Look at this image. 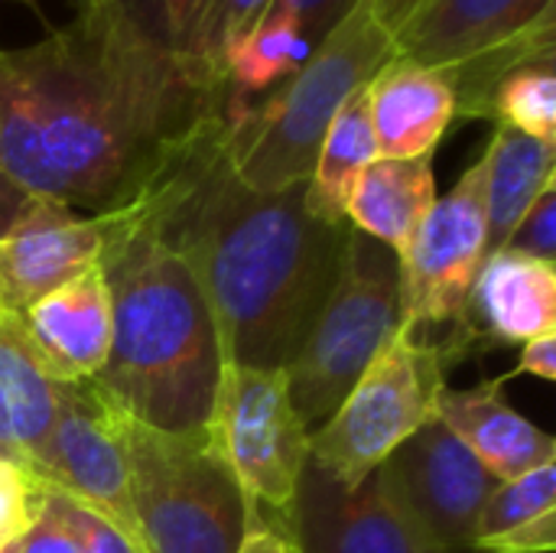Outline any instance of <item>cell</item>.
<instances>
[{
	"label": "cell",
	"instance_id": "1",
	"mask_svg": "<svg viewBox=\"0 0 556 553\" xmlns=\"http://www.w3.org/2000/svg\"><path fill=\"white\" fill-rule=\"evenodd\" d=\"M218 114L225 81L121 0H75V16L42 39L0 46V169L85 215L127 202Z\"/></svg>",
	"mask_w": 556,
	"mask_h": 553
},
{
	"label": "cell",
	"instance_id": "2",
	"mask_svg": "<svg viewBox=\"0 0 556 553\" xmlns=\"http://www.w3.org/2000/svg\"><path fill=\"white\" fill-rule=\"evenodd\" d=\"M225 114L192 130L117 215L150 225L186 264L222 365L287 368L339 271L345 225L306 212L303 189L254 192L228 166Z\"/></svg>",
	"mask_w": 556,
	"mask_h": 553
},
{
	"label": "cell",
	"instance_id": "3",
	"mask_svg": "<svg viewBox=\"0 0 556 553\" xmlns=\"http://www.w3.org/2000/svg\"><path fill=\"white\" fill-rule=\"evenodd\" d=\"M101 271L111 290V352L94 378L137 420L199 430L208 420L222 355L186 264L150 225L101 212Z\"/></svg>",
	"mask_w": 556,
	"mask_h": 553
},
{
	"label": "cell",
	"instance_id": "4",
	"mask_svg": "<svg viewBox=\"0 0 556 553\" xmlns=\"http://www.w3.org/2000/svg\"><path fill=\"white\" fill-rule=\"evenodd\" d=\"M394 59V39L371 0H358L309 59L257 101L225 114L231 173L254 192L306 186L336 114Z\"/></svg>",
	"mask_w": 556,
	"mask_h": 553
},
{
	"label": "cell",
	"instance_id": "5",
	"mask_svg": "<svg viewBox=\"0 0 556 553\" xmlns=\"http://www.w3.org/2000/svg\"><path fill=\"white\" fill-rule=\"evenodd\" d=\"M130 502L147 553H235L264 525L205 427L160 430L121 407Z\"/></svg>",
	"mask_w": 556,
	"mask_h": 553
},
{
	"label": "cell",
	"instance_id": "6",
	"mask_svg": "<svg viewBox=\"0 0 556 553\" xmlns=\"http://www.w3.org/2000/svg\"><path fill=\"white\" fill-rule=\"evenodd\" d=\"M401 329L397 254L349 225L332 290L287 365L290 401L306 427L319 430L355 388L362 372Z\"/></svg>",
	"mask_w": 556,
	"mask_h": 553
},
{
	"label": "cell",
	"instance_id": "7",
	"mask_svg": "<svg viewBox=\"0 0 556 553\" xmlns=\"http://www.w3.org/2000/svg\"><path fill=\"white\" fill-rule=\"evenodd\" d=\"M450 349L401 326L332 417L309 433V460L345 489L365 482L404 440L437 417Z\"/></svg>",
	"mask_w": 556,
	"mask_h": 553
},
{
	"label": "cell",
	"instance_id": "8",
	"mask_svg": "<svg viewBox=\"0 0 556 553\" xmlns=\"http://www.w3.org/2000/svg\"><path fill=\"white\" fill-rule=\"evenodd\" d=\"M205 433L257 518H283L309 463V433L293 411L287 368L222 365Z\"/></svg>",
	"mask_w": 556,
	"mask_h": 553
},
{
	"label": "cell",
	"instance_id": "9",
	"mask_svg": "<svg viewBox=\"0 0 556 553\" xmlns=\"http://www.w3.org/2000/svg\"><path fill=\"white\" fill-rule=\"evenodd\" d=\"M117 414L121 404L94 378L62 381L59 411L36 456L33 479H39L49 492L88 508L143 551Z\"/></svg>",
	"mask_w": 556,
	"mask_h": 553
},
{
	"label": "cell",
	"instance_id": "10",
	"mask_svg": "<svg viewBox=\"0 0 556 553\" xmlns=\"http://www.w3.org/2000/svg\"><path fill=\"white\" fill-rule=\"evenodd\" d=\"M485 248V163L482 156L459 176V183L433 202L401 264V326L424 329L443 323H466L469 293Z\"/></svg>",
	"mask_w": 556,
	"mask_h": 553
},
{
	"label": "cell",
	"instance_id": "11",
	"mask_svg": "<svg viewBox=\"0 0 556 553\" xmlns=\"http://www.w3.org/2000/svg\"><path fill=\"white\" fill-rule=\"evenodd\" d=\"M267 528L280 531L296 553H456L417 521L381 466L345 489L309 460L290 512Z\"/></svg>",
	"mask_w": 556,
	"mask_h": 553
},
{
	"label": "cell",
	"instance_id": "12",
	"mask_svg": "<svg viewBox=\"0 0 556 553\" xmlns=\"http://www.w3.org/2000/svg\"><path fill=\"white\" fill-rule=\"evenodd\" d=\"M381 469L404 505L443 548L472 551L476 521L502 479H495L443 420L433 417L424 424L381 463Z\"/></svg>",
	"mask_w": 556,
	"mask_h": 553
},
{
	"label": "cell",
	"instance_id": "13",
	"mask_svg": "<svg viewBox=\"0 0 556 553\" xmlns=\"http://www.w3.org/2000/svg\"><path fill=\"white\" fill-rule=\"evenodd\" d=\"M547 26H556V0H420L391 39L394 55L446 72Z\"/></svg>",
	"mask_w": 556,
	"mask_h": 553
},
{
	"label": "cell",
	"instance_id": "14",
	"mask_svg": "<svg viewBox=\"0 0 556 553\" xmlns=\"http://www.w3.org/2000/svg\"><path fill=\"white\" fill-rule=\"evenodd\" d=\"M104 222L55 199H39L0 238V300L26 310L101 257Z\"/></svg>",
	"mask_w": 556,
	"mask_h": 553
},
{
	"label": "cell",
	"instance_id": "15",
	"mask_svg": "<svg viewBox=\"0 0 556 553\" xmlns=\"http://www.w3.org/2000/svg\"><path fill=\"white\" fill-rule=\"evenodd\" d=\"M20 316L55 378L88 381L101 375L111 352V290L98 261L42 293Z\"/></svg>",
	"mask_w": 556,
	"mask_h": 553
},
{
	"label": "cell",
	"instance_id": "16",
	"mask_svg": "<svg viewBox=\"0 0 556 553\" xmlns=\"http://www.w3.org/2000/svg\"><path fill=\"white\" fill-rule=\"evenodd\" d=\"M378 156L420 160L433 156L456 121V95L440 68L394 55L365 88Z\"/></svg>",
	"mask_w": 556,
	"mask_h": 553
},
{
	"label": "cell",
	"instance_id": "17",
	"mask_svg": "<svg viewBox=\"0 0 556 553\" xmlns=\"http://www.w3.org/2000/svg\"><path fill=\"white\" fill-rule=\"evenodd\" d=\"M505 381L508 378H492L463 391L446 385L437 401V420H443L502 482L556 463V440L505 401Z\"/></svg>",
	"mask_w": 556,
	"mask_h": 553
},
{
	"label": "cell",
	"instance_id": "18",
	"mask_svg": "<svg viewBox=\"0 0 556 553\" xmlns=\"http://www.w3.org/2000/svg\"><path fill=\"white\" fill-rule=\"evenodd\" d=\"M59 398L62 378L36 352L20 310L0 300V460L33 476Z\"/></svg>",
	"mask_w": 556,
	"mask_h": 553
},
{
	"label": "cell",
	"instance_id": "19",
	"mask_svg": "<svg viewBox=\"0 0 556 553\" xmlns=\"http://www.w3.org/2000/svg\"><path fill=\"white\" fill-rule=\"evenodd\" d=\"M482 323L505 345H525L556 332V267L538 257L502 248L489 254L476 274L466 323Z\"/></svg>",
	"mask_w": 556,
	"mask_h": 553
},
{
	"label": "cell",
	"instance_id": "20",
	"mask_svg": "<svg viewBox=\"0 0 556 553\" xmlns=\"http://www.w3.org/2000/svg\"><path fill=\"white\" fill-rule=\"evenodd\" d=\"M437 199L440 196H437L433 156H420V160L378 156L355 179L345 205V222L355 231L401 254Z\"/></svg>",
	"mask_w": 556,
	"mask_h": 553
},
{
	"label": "cell",
	"instance_id": "21",
	"mask_svg": "<svg viewBox=\"0 0 556 553\" xmlns=\"http://www.w3.org/2000/svg\"><path fill=\"white\" fill-rule=\"evenodd\" d=\"M485 248L489 254L502 251L534 205V199L554 186L556 143L528 137L511 127H495L485 153Z\"/></svg>",
	"mask_w": 556,
	"mask_h": 553
},
{
	"label": "cell",
	"instance_id": "22",
	"mask_svg": "<svg viewBox=\"0 0 556 553\" xmlns=\"http://www.w3.org/2000/svg\"><path fill=\"white\" fill-rule=\"evenodd\" d=\"M375 160H378V143H375V130L368 117V101H365V91H358L336 114L316 153L313 173L303 189L306 212L326 225H345V205H349L352 186L362 176V169Z\"/></svg>",
	"mask_w": 556,
	"mask_h": 553
},
{
	"label": "cell",
	"instance_id": "23",
	"mask_svg": "<svg viewBox=\"0 0 556 553\" xmlns=\"http://www.w3.org/2000/svg\"><path fill=\"white\" fill-rule=\"evenodd\" d=\"M313 46L309 39L287 20L264 16L244 36H238L222 52V78H225V114L257 101L287 75H293Z\"/></svg>",
	"mask_w": 556,
	"mask_h": 553
},
{
	"label": "cell",
	"instance_id": "24",
	"mask_svg": "<svg viewBox=\"0 0 556 553\" xmlns=\"http://www.w3.org/2000/svg\"><path fill=\"white\" fill-rule=\"evenodd\" d=\"M495 127H511L528 137L556 143V72L554 55H541L511 68L489 101Z\"/></svg>",
	"mask_w": 556,
	"mask_h": 553
},
{
	"label": "cell",
	"instance_id": "25",
	"mask_svg": "<svg viewBox=\"0 0 556 553\" xmlns=\"http://www.w3.org/2000/svg\"><path fill=\"white\" fill-rule=\"evenodd\" d=\"M547 512H556V463L538 466L518 479L502 482L476 521V541L495 538V535H502L515 525L534 521Z\"/></svg>",
	"mask_w": 556,
	"mask_h": 553
},
{
	"label": "cell",
	"instance_id": "26",
	"mask_svg": "<svg viewBox=\"0 0 556 553\" xmlns=\"http://www.w3.org/2000/svg\"><path fill=\"white\" fill-rule=\"evenodd\" d=\"M270 3L274 0H208L189 46V59H195L199 65H205L222 78V52L238 36H244L254 23H261Z\"/></svg>",
	"mask_w": 556,
	"mask_h": 553
},
{
	"label": "cell",
	"instance_id": "27",
	"mask_svg": "<svg viewBox=\"0 0 556 553\" xmlns=\"http://www.w3.org/2000/svg\"><path fill=\"white\" fill-rule=\"evenodd\" d=\"M121 3L150 36H156L163 46L182 55H189L192 36L208 7V0H121Z\"/></svg>",
	"mask_w": 556,
	"mask_h": 553
},
{
	"label": "cell",
	"instance_id": "28",
	"mask_svg": "<svg viewBox=\"0 0 556 553\" xmlns=\"http://www.w3.org/2000/svg\"><path fill=\"white\" fill-rule=\"evenodd\" d=\"M46 502V486L26 469L0 460V548L20 541Z\"/></svg>",
	"mask_w": 556,
	"mask_h": 553
},
{
	"label": "cell",
	"instance_id": "29",
	"mask_svg": "<svg viewBox=\"0 0 556 553\" xmlns=\"http://www.w3.org/2000/svg\"><path fill=\"white\" fill-rule=\"evenodd\" d=\"M505 248L538 257L544 264H556V183L547 186L534 199V205L521 215Z\"/></svg>",
	"mask_w": 556,
	"mask_h": 553
},
{
	"label": "cell",
	"instance_id": "30",
	"mask_svg": "<svg viewBox=\"0 0 556 553\" xmlns=\"http://www.w3.org/2000/svg\"><path fill=\"white\" fill-rule=\"evenodd\" d=\"M355 3H358V0H274V3L267 7L264 16L293 23V26L309 39V46H316L332 26L342 23V16H345ZM264 16H261V20H264Z\"/></svg>",
	"mask_w": 556,
	"mask_h": 553
},
{
	"label": "cell",
	"instance_id": "31",
	"mask_svg": "<svg viewBox=\"0 0 556 553\" xmlns=\"http://www.w3.org/2000/svg\"><path fill=\"white\" fill-rule=\"evenodd\" d=\"M20 553H85L65 512H62L59 495H52L49 489H46V502H42L36 521L20 538Z\"/></svg>",
	"mask_w": 556,
	"mask_h": 553
},
{
	"label": "cell",
	"instance_id": "32",
	"mask_svg": "<svg viewBox=\"0 0 556 553\" xmlns=\"http://www.w3.org/2000/svg\"><path fill=\"white\" fill-rule=\"evenodd\" d=\"M476 553H551L556 551V512H547L534 521L515 525L495 538H482L472 544Z\"/></svg>",
	"mask_w": 556,
	"mask_h": 553
},
{
	"label": "cell",
	"instance_id": "33",
	"mask_svg": "<svg viewBox=\"0 0 556 553\" xmlns=\"http://www.w3.org/2000/svg\"><path fill=\"white\" fill-rule=\"evenodd\" d=\"M59 502H62V512H65V518H68V525H72V531H75V538H78L85 553H143L140 548H134L121 531H114L108 521L91 515L88 508H81V505H75V502H68L62 495H59Z\"/></svg>",
	"mask_w": 556,
	"mask_h": 553
},
{
	"label": "cell",
	"instance_id": "34",
	"mask_svg": "<svg viewBox=\"0 0 556 553\" xmlns=\"http://www.w3.org/2000/svg\"><path fill=\"white\" fill-rule=\"evenodd\" d=\"M515 375H534L544 381L556 378V332L554 336H541L525 342L521 359H518V372Z\"/></svg>",
	"mask_w": 556,
	"mask_h": 553
},
{
	"label": "cell",
	"instance_id": "35",
	"mask_svg": "<svg viewBox=\"0 0 556 553\" xmlns=\"http://www.w3.org/2000/svg\"><path fill=\"white\" fill-rule=\"evenodd\" d=\"M36 202L29 189H23L10 173L0 169V238L23 218V212Z\"/></svg>",
	"mask_w": 556,
	"mask_h": 553
},
{
	"label": "cell",
	"instance_id": "36",
	"mask_svg": "<svg viewBox=\"0 0 556 553\" xmlns=\"http://www.w3.org/2000/svg\"><path fill=\"white\" fill-rule=\"evenodd\" d=\"M235 553H290V541L280 531H274L267 525H257V528L248 531V538L241 541V548Z\"/></svg>",
	"mask_w": 556,
	"mask_h": 553
},
{
	"label": "cell",
	"instance_id": "37",
	"mask_svg": "<svg viewBox=\"0 0 556 553\" xmlns=\"http://www.w3.org/2000/svg\"><path fill=\"white\" fill-rule=\"evenodd\" d=\"M417 3H420V0H371V7H375L381 26H384L391 36L407 23V16L417 10Z\"/></svg>",
	"mask_w": 556,
	"mask_h": 553
},
{
	"label": "cell",
	"instance_id": "38",
	"mask_svg": "<svg viewBox=\"0 0 556 553\" xmlns=\"http://www.w3.org/2000/svg\"><path fill=\"white\" fill-rule=\"evenodd\" d=\"M0 553H20V541H10V544H3Z\"/></svg>",
	"mask_w": 556,
	"mask_h": 553
},
{
	"label": "cell",
	"instance_id": "39",
	"mask_svg": "<svg viewBox=\"0 0 556 553\" xmlns=\"http://www.w3.org/2000/svg\"><path fill=\"white\" fill-rule=\"evenodd\" d=\"M0 3H23V7H39L42 0H0Z\"/></svg>",
	"mask_w": 556,
	"mask_h": 553
},
{
	"label": "cell",
	"instance_id": "40",
	"mask_svg": "<svg viewBox=\"0 0 556 553\" xmlns=\"http://www.w3.org/2000/svg\"><path fill=\"white\" fill-rule=\"evenodd\" d=\"M290 553H296V548H293V544H290Z\"/></svg>",
	"mask_w": 556,
	"mask_h": 553
}]
</instances>
